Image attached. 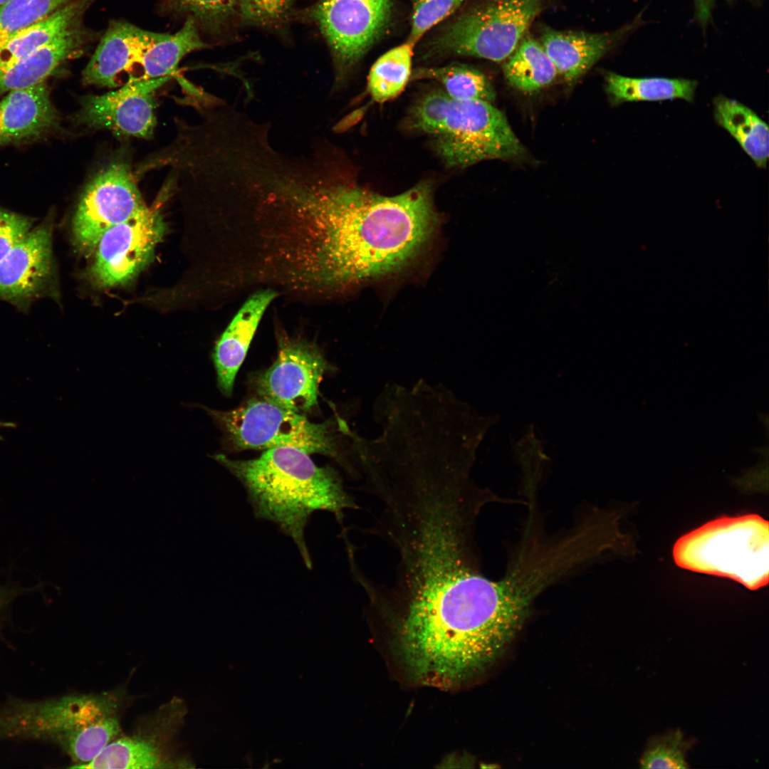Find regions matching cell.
<instances>
[{
    "mask_svg": "<svg viewBox=\"0 0 769 769\" xmlns=\"http://www.w3.org/2000/svg\"><path fill=\"white\" fill-rule=\"evenodd\" d=\"M294 216L306 244L297 251L299 281L339 287L394 273L423 249L438 224L431 184L384 196L326 180Z\"/></svg>",
    "mask_w": 769,
    "mask_h": 769,
    "instance_id": "6da1fadb",
    "label": "cell"
},
{
    "mask_svg": "<svg viewBox=\"0 0 769 769\" xmlns=\"http://www.w3.org/2000/svg\"><path fill=\"white\" fill-rule=\"evenodd\" d=\"M215 459L243 484L255 516L273 523L289 536L308 568L312 561L305 530L311 515L325 511L342 521L345 511L358 508L335 471L317 466L300 449L278 447L251 459H231L224 454Z\"/></svg>",
    "mask_w": 769,
    "mask_h": 769,
    "instance_id": "7a4b0ae2",
    "label": "cell"
},
{
    "mask_svg": "<svg viewBox=\"0 0 769 769\" xmlns=\"http://www.w3.org/2000/svg\"><path fill=\"white\" fill-rule=\"evenodd\" d=\"M121 689L18 703L0 712V738L50 741L70 758L72 768L93 760L122 732Z\"/></svg>",
    "mask_w": 769,
    "mask_h": 769,
    "instance_id": "3957f363",
    "label": "cell"
},
{
    "mask_svg": "<svg viewBox=\"0 0 769 769\" xmlns=\"http://www.w3.org/2000/svg\"><path fill=\"white\" fill-rule=\"evenodd\" d=\"M408 125L430 137L436 154L449 167L525 155L505 115L492 103L455 100L443 90L428 93L413 105Z\"/></svg>",
    "mask_w": 769,
    "mask_h": 769,
    "instance_id": "277c9868",
    "label": "cell"
},
{
    "mask_svg": "<svg viewBox=\"0 0 769 769\" xmlns=\"http://www.w3.org/2000/svg\"><path fill=\"white\" fill-rule=\"evenodd\" d=\"M768 522L756 514L722 517L681 537L673 556L682 568L755 590L768 582Z\"/></svg>",
    "mask_w": 769,
    "mask_h": 769,
    "instance_id": "5b68a950",
    "label": "cell"
},
{
    "mask_svg": "<svg viewBox=\"0 0 769 769\" xmlns=\"http://www.w3.org/2000/svg\"><path fill=\"white\" fill-rule=\"evenodd\" d=\"M549 0H483L445 23L424 48V58L475 57L503 62Z\"/></svg>",
    "mask_w": 769,
    "mask_h": 769,
    "instance_id": "8992f818",
    "label": "cell"
},
{
    "mask_svg": "<svg viewBox=\"0 0 769 769\" xmlns=\"http://www.w3.org/2000/svg\"><path fill=\"white\" fill-rule=\"evenodd\" d=\"M204 409L238 449L290 447L308 454H336L334 438L327 423H313L302 414L263 398L251 399L229 411Z\"/></svg>",
    "mask_w": 769,
    "mask_h": 769,
    "instance_id": "52a82bcc",
    "label": "cell"
},
{
    "mask_svg": "<svg viewBox=\"0 0 769 769\" xmlns=\"http://www.w3.org/2000/svg\"><path fill=\"white\" fill-rule=\"evenodd\" d=\"M394 0H318L298 12L314 23L330 51L336 85L345 82L391 23Z\"/></svg>",
    "mask_w": 769,
    "mask_h": 769,
    "instance_id": "ba28073f",
    "label": "cell"
},
{
    "mask_svg": "<svg viewBox=\"0 0 769 769\" xmlns=\"http://www.w3.org/2000/svg\"><path fill=\"white\" fill-rule=\"evenodd\" d=\"M187 713L184 701L173 697L140 718L130 733L120 734L80 768H193V763L181 754L177 746Z\"/></svg>",
    "mask_w": 769,
    "mask_h": 769,
    "instance_id": "9c48e42d",
    "label": "cell"
},
{
    "mask_svg": "<svg viewBox=\"0 0 769 769\" xmlns=\"http://www.w3.org/2000/svg\"><path fill=\"white\" fill-rule=\"evenodd\" d=\"M146 208L129 165L113 162L92 178L80 196L71 224L73 244L89 253L107 230Z\"/></svg>",
    "mask_w": 769,
    "mask_h": 769,
    "instance_id": "30bf717a",
    "label": "cell"
},
{
    "mask_svg": "<svg viewBox=\"0 0 769 769\" xmlns=\"http://www.w3.org/2000/svg\"><path fill=\"white\" fill-rule=\"evenodd\" d=\"M53 224L50 213L0 261V300L22 312L42 298L59 301Z\"/></svg>",
    "mask_w": 769,
    "mask_h": 769,
    "instance_id": "8fae6325",
    "label": "cell"
},
{
    "mask_svg": "<svg viewBox=\"0 0 769 769\" xmlns=\"http://www.w3.org/2000/svg\"><path fill=\"white\" fill-rule=\"evenodd\" d=\"M161 199L104 233L90 271L97 285H123L148 263L166 229L160 214Z\"/></svg>",
    "mask_w": 769,
    "mask_h": 769,
    "instance_id": "7c38bea8",
    "label": "cell"
},
{
    "mask_svg": "<svg viewBox=\"0 0 769 769\" xmlns=\"http://www.w3.org/2000/svg\"><path fill=\"white\" fill-rule=\"evenodd\" d=\"M172 76L153 79L132 77L120 88L80 98L72 120L90 128L149 139L156 127L155 93Z\"/></svg>",
    "mask_w": 769,
    "mask_h": 769,
    "instance_id": "4fadbf2b",
    "label": "cell"
},
{
    "mask_svg": "<svg viewBox=\"0 0 769 769\" xmlns=\"http://www.w3.org/2000/svg\"><path fill=\"white\" fill-rule=\"evenodd\" d=\"M327 363L313 344L281 341L273 364L256 380L258 394L282 407L302 414L318 405L320 382Z\"/></svg>",
    "mask_w": 769,
    "mask_h": 769,
    "instance_id": "5bb4252c",
    "label": "cell"
},
{
    "mask_svg": "<svg viewBox=\"0 0 769 769\" xmlns=\"http://www.w3.org/2000/svg\"><path fill=\"white\" fill-rule=\"evenodd\" d=\"M166 34L123 21L110 22L83 71V83L107 88L116 86L117 75L139 64L145 52Z\"/></svg>",
    "mask_w": 769,
    "mask_h": 769,
    "instance_id": "9a60e30c",
    "label": "cell"
},
{
    "mask_svg": "<svg viewBox=\"0 0 769 769\" xmlns=\"http://www.w3.org/2000/svg\"><path fill=\"white\" fill-rule=\"evenodd\" d=\"M59 127L46 81L11 90L0 101V147L45 138Z\"/></svg>",
    "mask_w": 769,
    "mask_h": 769,
    "instance_id": "2e32d148",
    "label": "cell"
},
{
    "mask_svg": "<svg viewBox=\"0 0 769 769\" xmlns=\"http://www.w3.org/2000/svg\"><path fill=\"white\" fill-rule=\"evenodd\" d=\"M278 293L272 289L255 292L245 301L218 341L213 361L218 385L222 393L230 395L235 378L243 363L258 324Z\"/></svg>",
    "mask_w": 769,
    "mask_h": 769,
    "instance_id": "e0dca14e",
    "label": "cell"
},
{
    "mask_svg": "<svg viewBox=\"0 0 769 769\" xmlns=\"http://www.w3.org/2000/svg\"><path fill=\"white\" fill-rule=\"evenodd\" d=\"M629 27L608 33L543 29L540 43L559 73L569 83L576 82L611 50Z\"/></svg>",
    "mask_w": 769,
    "mask_h": 769,
    "instance_id": "ac0fdd59",
    "label": "cell"
},
{
    "mask_svg": "<svg viewBox=\"0 0 769 769\" xmlns=\"http://www.w3.org/2000/svg\"><path fill=\"white\" fill-rule=\"evenodd\" d=\"M93 33L80 23L28 56L0 70V97L46 80L63 63L80 56Z\"/></svg>",
    "mask_w": 769,
    "mask_h": 769,
    "instance_id": "d6986e66",
    "label": "cell"
},
{
    "mask_svg": "<svg viewBox=\"0 0 769 769\" xmlns=\"http://www.w3.org/2000/svg\"><path fill=\"white\" fill-rule=\"evenodd\" d=\"M97 0H72L46 19L16 33L0 46V70L28 56L82 23Z\"/></svg>",
    "mask_w": 769,
    "mask_h": 769,
    "instance_id": "ffe728a7",
    "label": "cell"
},
{
    "mask_svg": "<svg viewBox=\"0 0 769 769\" xmlns=\"http://www.w3.org/2000/svg\"><path fill=\"white\" fill-rule=\"evenodd\" d=\"M713 103L717 124L736 140L758 167L765 168L769 155L767 123L736 100L720 95Z\"/></svg>",
    "mask_w": 769,
    "mask_h": 769,
    "instance_id": "44dd1931",
    "label": "cell"
},
{
    "mask_svg": "<svg viewBox=\"0 0 769 769\" xmlns=\"http://www.w3.org/2000/svg\"><path fill=\"white\" fill-rule=\"evenodd\" d=\"M696 88V81L684 78H632L611 72L605 75V90L614 105L675 99L693 102Z\"/></svg>",
    "mask_w": 769,
    "mask_h": 769,
    "instance_id": "7402d4cb",
    "label": "cell"
},
{
    "mask_svg": "<svg viewBox=\"0 0 769 769\" xmlns=\"http://www.w3.org/2000/svg\"><path fill=\"white\" fill-rule=\"evenodd\" d=\"M503 71L510 85L525 93L546 87L558 75L554 63L540 41L528 32L503 61Z\"/></svg>",
    "mask_w": 769,
    "mask_h": 769,
    "instance_id": "603a6c76",
    "label": "cell"
},
{
    "mask_svg": "<svg viewBox=\"0 0 769 769\" xmlns=\"http://www.w3.org/2000/svg\"><path fill=\"white\" fill-rule=\"evenodd\" d=\"M194 19L187 17L182 27L154 43L139 63L143 70L140 78L153 79L172 76L179 62L189 53L209 48Z\"/></svg>",
    "mask_w": 769,
    "mask_h": 769,
    "instance_id": "cb8c5ba5",
    "label": "cell"
},
{
    "mask_svg": "<svg viewBox=\"0 0 769 769\" xmlns=\"http://www.w3.org/2000/svg\"><path fill=\"white\" fill-rule=\"evenodd\" d=\"M414 46L405 41L381 55L372 66L367 92L372 101L384 103L398 97L411 80Z\"/></svg>",
    "mask_w": 769,
    "mask_h": 769,
    "instance_id": "d4e9b609",
    "label": "cell"
},
{
    "mask_svg": "<svg viewBox=\"0 0 769 769\" xmlns=\"http://www.w3.org/2000/svg\"><path fill=\"white\" fill-rule=\"evenodd\" d=\"M411 80H432L443 87L450 98L459 100H477L492 103L496 93L488 78L471 66L452 63L412 70Z\"/></svg>",
    "mask_w": 769,
    "mask_h": 769,
    "instance_id": "484cf974",
    "label": "cell"
},
{
    "mask_svg": "<svg viewBox=\"0 0 769 769\" xmlns=\"http://www.w3.org/2000/svg\"><path fill=\"white\" fill-rule=\"evenodd\" d=\"M173 14L191 17L200 32L221 38L238 24L237 0H167Z\"/></svg>",
    "mask_w": 769,
    "mask_h": 769,
    "instance_id": "4316f807",
    "label": "cell"
},
{
    "mask_svg": "<svg viewBox=\"0 0 769 769\" xmlns=\"http://www.w3.org/2000/svg\"><path fill=\"white\" fill-rule=\"evenodd\" d=\"M72 0H9L0 5V46L9 38L46 19Z\"/></svg>",
    "mask_w": 769,
    "mask_h": 769,
    "instance_id": "83f0119b",
    "label": "cell"
},
{
    "mask_svg": "<svg viewBox=\"0 0 769 769\" xmlns=\"http://www.w3.org/2000/svg\"><path fill=\"white\" fill-rule=\"evenodd\" d=\"M297 1L237 0L238 24L280 31L286 28L294 17Z\"/></svg>",
    "mask_w": 769,
    "mask_h": 769,
    "instance_id": "f1b7e54d",
    "label": "cell"
},
{
    "mask_svg": "<svg viewBox=\"0 0 769 769\" xmlns=\"http://www.w3.org/2000/svg\"><path fill=\"white\" fill-rule=\"evenodd\" d=\"M691 743L679 730L652 738L639 760L642 768H687Z\"/></svg>",
    "mask_w": 769,
    "mask_h": 769,
    "instance_id": "f546056e",
    "label": "cell"
},
{
    "mask_svg": "<svg viewBox=\"0 0 769 769\" xmlns=\"http://www.w3.org/2000/svg\"><path fill=\"white\" fill-rule=\"evenodd\" d=\"M466 0H410V28L407 41L415 46L433 28L457 11Z\"/></svg>",
    "mask_w": 769,
    "mask_h": 769,
    "instance_id": "4dcf8cb0",
    "label": "cell"
},
{
    "mask_svg": "<svg viewBox=\"0 0 769 769\" xmlns=\"http://www.w3.org/2000/svg\"><path fill=\"white\" fill-rule=\"evenodd\" d=\"M36 219L0 206V261L35 226Z\"/></svg>",
    "mask_w": 769,
    "mask_h": 769,
    "instance_id": "1f68e13d",
    "label": "cell"
},
{
    "mask_svg": "<svg viewBox=\"0 0 769 769\" xmlns=\"http://www.w3.org/2000/svg\"><path fill=\"white\" fill-rule=\"evenodd\" d=\"M12 592L0 587V612L11 598Z\"/></svg>",
    "mask_w": 769,
    "mask_h": 769,
    "instance_id": "d6a6232c",
    "label": "cell"
},
{
    "mask_svg": "<svg viewBox=\"0 0 769 769\" xmlns=\"http://www.w3.org/2000/svg\"><path fill=\"white\" fill-rule=\"evenodd\" d=\"M699 1L700 2V4H701L700 9L701 11V14H703L706 15V13H707L706 12V1H708V0H699Z\"/></svg>",
    "mask_w": 769,
    "mask_h": 769,
    "instance_id": "836d02e7",
    "label": "cell"
},
{
    "mask_svg": "<svg viewBox=\"0 0 769 769\" xmlns=\"http://www.w3.org/2000/svg\"><path fill=\"white\" fill-rule=\"evenodd\" d=\"M11 423H5L0 421V427H11Z\"/></svg>",
    "mask_w": 769,
    "mask_h": 769,
    "instance_id": "e575fe53",
    "label": "cell"
},
{
    "mask_svg": "<svg viewBox=\"0 0 769 769\" xmlns=\"http://www.w3.org/2000/svg\"><path fill=\"white\" fill-rule=\"evenodd\" d=\"M7 1H9V0H0V5L3 4L4 3L6 2Z\"/></svg>",
    "mask_w": 769,
    "mask_h": 769,
    "instance_id": "d590c367",
    "label": "cell"
}]
</instances>
